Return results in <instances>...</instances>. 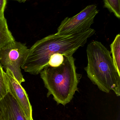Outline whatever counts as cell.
I'll return each mask as SVG.
<instances>
[{
	"mask_svg": "<svg viewBox=\"0 0 120 120\" xmlns=\"http://www.w3.org/2000/svg\"><path fill=\"white\" fill-rule=\"evenodd\" d=\"M95 33L94 30L90 28L77 34L49 35L37 41L29 49L21 68L30 74L38 75L48 66L52 55L60 53L63 56L73 55Z\"/></svg>",
	"mask_w": 120,
	"mask_h": 120,
	"instance_id": "obj_1",
	"label": "cell"
},
{
	"mask_svg": "<svg viewBox=\"0 0 120 120\" xmlns=\"http://www.w3.org/2000/svg\"><path fill=\"white\" fill-rule=\"evenodd\" d=\"M62 63L56 67L48 65L40 72L41 78L48 90L47 97L53 95L58 104L70 103L76 91L82 77L77 73L73 55L64 56Z\"/></svg>",
	"mask_w": 120,
	"mask_h": 120,
	"instance_id": "obj_2",
	"label": "cell"
},
{
	"mask_svg": "<svg viewBox=\"0 0 120 120\" xmlns=\"http://www.w3.org/2000/svg\"><path fill=\"white\" fill-rule=\"evenodd\" d=\"M88 64L85 68L87 76L100 90H112L120 96V75L115 66L110 51L101 42L93 41L87 48Z\"/></svg>",
	"mask_w": 120,
	"mask_h": 120,
	"instance_id": "obj_3",
	"label": "cell"
},
{
	"mask_svg": "<svg viewBox=\"0 0 120 120\" xmlns=\"http://www.w3.org/2000/svg\"><path fill=\"white\" fill-rule=\"evenodd\" d=\"M29 49L26 45L15 41L0 50V64L5 70L8 69L20 84L25 81L20 68Z\"/></svg>",
	"mask_w": 120,
	"mask_h": 120,
	"instance_id": "obj_4",
	"label": "cell"
},
{
	"mask_svg": "<svg viewBox=\"0 0 120 120\" xmlns=\"http://www.w3.org/2000/svg\"><path fill=\"white\" fill-rule=\"evenodd\" d=\"M98 12L96 5L88 6L76 15L66 18L61 22L56 33L66 35L88 30L94 23V18Z\"/></svg>",
	"mask_w": 120,
	"mask_h": 120,
	"instance_id": "obj_5",
	"label": "cell"
},
{
	"mask_svg": "<svg viewBox=\"0 0 120 120\" xmlns=\"http://www.w3.org/2000/svg\"><path fill=\"white\" fill-rule=\"evenodd\" d=\"M8 92L15 99L27 120H34L32 108L28 95L21 84L16 79L9 69L6 70Z\"/></svg>",
	"mask_w": 120,
	"mask_h": 120,
	"instance_id": "obj_6",
	"label": "cell"
},
{
	"mask_svg": "<svg viewBox=\"0 0 120 120\" xmlns=\"http://www.w3.org/2000/svg\"><path fill=\"white\" fill-rule=\"evenodd\" d=\"M1 120H27L18 103L9 92L0 101Z\"/></svg>",
	"mask_w": 120,
	"mask_h": 120,
	"instance_id": "obj_7",
	"label": "cell"
},
{
	"mask_svg": "<svg viewBox=\"0 0 120 120\" xmlns=\"http://www.w3.org/2000/svg\"><path fill=\"white\" fill-rule=\"evenodd\" d=\"M15 41L9 30L4 14L0 15V50L9 43Z\"/></svg>",
	"mask_w": 120,
	"mask_h": 120,
	"instance_id": "obj_8",
	"label": "cell"
},
{
	"mask_svg": "<svg viewBox=\"0 0 120 120\" xmlns=\"http://www.w3.org/2000/svg\"><path fill=\"white\" fill-rule=\"evenodd\" d=\"M110 52L115 66L120 75V35H117L110 45Z\"/></svg>",
	"mask_w": 120,
	"mask_h": 120,
	"instance_id": "obj_9",
	"label": "cell"
},
{
	"mask_svg": "<svg viewBox=\"0 0 120 120\" xmlns=\"http://www.w3.org/2000/svg\"><path fill=\"white\" fill-rule=\"evenodd\" d=\"M104 7L111 12L113 13L116 17L120 18V0H104Z\"/></svg>",
	"mask_w": 120,
	"mask_h": 120,
	"instance_id": "obj_10",
	"label": "cell"
},
{
	"mask_svg": "<svg viewBox=\"0 0 120 120\" xmlns=\"http://www.w3.org/2000/svg\"><path fill=\"white\" fill-rule=\"evenodd\" d=\"M8 92L6 73L3 70V67L0 64V101L3 99Z\"/></svg>",
	"mask_w": 120,
	"mask_h": 120,
	"instance_id": "obj_11",
	"label": "cell"
},
{
	"mask_svg": "<svg viewBox=\"0 0 120 120\" xmlns=\"http://www.w3.org/2000/svg\"><path fill=\"white\" fill-rule=\"evenodd\" d=\"M64 60L63 55L60 53H55L50 56L48 65L51 67H58L62 63Z\"/></svg>",
	"mask_w": 120,
	"mask_h": 120,
	"instance_id": "obj_12",
	"label": "cell"
},
{
	"mask_svg": "<svg viewBox=\"0 0 120 120\" xmlns=\"http://www.w3.org/2000/svg\"><path fill=\"white\" fill-rule=\"evenodd\" d=\"M6 4V0H0V15L4 14Z\"/></svg>",
	"mask_w": 120,
	"mask_h": 120,
	"instance_id": "obj_13",
	"label": "cell"
},
{
	"mask_svg": "<svg viewBox=\"0 0 120 120\" xmlns=\"http://www.w3.org/2000/svg\"><path fill=\"white\" fill-rule=\"evenodd\" d=\"M13 0L17 1L19 3H24L27 0Z\"/></svg>",
	"mask_w": 120,
	"mask_h": 120,
	"instance_id": "obj_14",
	"label": "cell"
},
{
	"mask_svg": "<svg viewBox=\"0 0 120 120\" xmlns=\"http://www.w3.org/2000/svg\"><path fill=\"white\" fill-rule=\"evenodd\" d=\"M0 120H1L0 116Z\"/></svg>",
	"mask_w": 120,
	"mask_h": 120,
	"instance_id": "obj_15",
	"label": "cell"
}]
</instances>
